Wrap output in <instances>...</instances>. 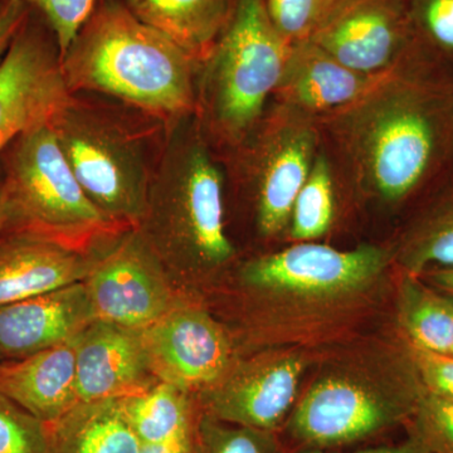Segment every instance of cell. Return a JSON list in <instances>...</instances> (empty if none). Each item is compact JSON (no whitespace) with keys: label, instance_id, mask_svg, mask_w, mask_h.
I'll list each match as a JSON object with an SVG mask.
<instances>
[{"label":"cell","instance_id":"obj_13","mask_svg":"<svg viewBox=\"0 0 453 453\" xmlns=\"http://www.w3.org/2000/svg\"><path fill=\"white\" fill-rule=\"evenodd\" d=\"M151 369L160 381L188 392L211 389L231 371V342L205 310L177 303L142 330Z\"/></svg>","mask_w":453,"mask_h":453},{"label":"cell","instance_id":"obj_36","mask_svg":"<svg viewBox=\"0 0 453 453\" xmlns=\"http://www.w3.org/2000/svg\"><path fill=\"white\" fill-rule=\"evenodd\" d=\"M12 228H13V217L9 207L4 178H3L2 165H0V237Z\"/></svg>","mask_w":453,"mask_h":453},{"label":"cell","instance_id":"obj_17","mask_svg":"<svg viewBox=\"0 0 453 453\" xmlns=\"http://www.w3.org/2000/svg\"><path fill=\"white\" fill-rule=\"evenodd\" d=\"M94 320L85 281L0 306V362L73 342Z\"/></svg>","mask_w":453,"mask_h":453},{"label":"cell","instance_id":"obj_32","mask_svg":"<svg viewBox=\"0 0 453 453\" xmlns=\"http://www.w3.org/2000/svg\"><path fill=\"white\" fill-rule=\"evenodd\" d=\"M423 392L453 399V357L411 348Z\"/></svg>","mask_w":453,"mask_h":453},{"label":"cell","instance_id":"obj_15","mask_svg":"<svg viewBox=\"0 0 453 453\" xmlns=\"http://www.w3.org/2000/svg\"><path fill=\"white\" fill-rule=\"evenodd\" d=\"M74 349L79 402L140 395L160 381L138 330L96 319L74 339Z\"/></svg>","mask_w":453,"mask_h":453},{"label":"cell","instance_id":"obj_26","mask_svg":"<svg viewBox=\"0 0 453 453\" xmlns=\"http://www.w3.org/2000/svg\"><path fill=\"white\" fill-rule=\"evenodd\" d=\"M416 56L453 73V0H404Z\"/></svg>","mask_w":453,"mask_h":453},{"label":"cell","instance_id":"obj_9","mask_svg":"<svg viewBox=\"0 0 453 453\" xmlns=\"http://www.w3.org/2000/svg\"><path fill=\"white\" fill-rule=\"evenodd\" d=\"M392 261L390 247L380 244L340 250L319 242H296L244 262L240 277L246 288L264 294L336 299L362 291Z\"/></svg>","mask_w":453,"mask_h":453},{"label":"cell","instance_id":"obj_6","mask_svg":"<svg viewBox=\"0 0 453 453\" xmlns=\"http://www.w3.org/2000/svg\"><path fill=\"white\" fill-rule=\"evenodd\" d=\"M50 127L92 204L119 228H136L144 216L154 164L142 136L77 94H71Z\"/></svg>","mask_w":453,"mask_h":453},{"label":"cell","instance_id":"obj_33","mask_svg":"<svg viewBox=\"0 0 453 453\" xmlns=\"http://www.w3.org/2000/svg\"><path fill=\"white\" fill-rule=\"evenodd\" d=\"M28 13V5L20 0H0V65Z\"/></svg>","mask_w":453,"mask_h":453},{"label":"cell","instance_id":"obj_3","mask_svg":"<svg viewBox=\"0 0 453 453\" xmlns=\"http://www.w3.org/2000/svg\"><path fill=\"white\" fill-rule=\"evenodd\" d=\"M61 65L71 94L118 98L164 127L196 115L198 62L122 0H98Z\"/></svg>","mask_w":453,"mask_h":453},{"label":"cell","instance_id":"obj_16","mask_svg":"<svg viewBox=\"0 0 453 453\" xmlns=\"http://www.w3.org/2000/svg\"><path fill=\"white\" fill-rule=\"evenodd\" d=\"M97 246L81 250L26 229L0 237V306L85 281Z\"/></svg>","mask_w":453,"mask_h":453},{"label":"cell","instance_id":"obj_23","mask_svg":"<svg viewBox=\"0 0 453 453\" xmlns=\"http://www.w3.org/2000/svg\"><path fill=\"white\" fill-rule=\"evenodd\" d=\"M122 411L142 445L170 442L192 436L198 429L201 410L190 392L159 381L140 395L120 398Z\"/></svg>","mask_w":453,"mask_h":453},{"label":"cell","instance_id":"obj_37","mask_svg":"<svg viewBox=\"0 0 453 453\" xmlns=\"http://www.w3.org/2000/svg\"><path fill=\"white\" fill-rule=\"evenodd\" d=\"M426 273L429 281L434 282L441 290L449 292L453 296V268H436Z\"/></svg>","mask_w":453,"mask_h":453},{"label":"cell","instance_id":"obj_25","mask_svg":"<svg viewBox=\"0 0 453 453\" xmlns=\"http://www.w3.org/2000/svg\"><path fill=\"white\" fill-rule=\"evenodd\" d=\"M340 202L332 164L320 146L308 178L295 199L286 240L292 243L320 241L332 231Z\"/></svg>","mask_w":453,"mask_h":453},{"label":"cell","instance_id":"obj_8","mask_svg":"<svg viewBox=\"0 0 453 453\" xmlns=\"http://www.w3.org/2000/svg\"><path fill=\"white\" fill-rule=\"evenodd\" d=\"M423 395L421 380L380 383L350 369L327 372L295 408L292 436L315 449L368 440L413 417Z\"/></svg>","mask_w":453,"mask_h":453},{"label":"cell","instance_id":"obj_28","mask_svg":"<svg viewBox=\"0 0 453 453\" xmlns=\"http://www.w3.org/2000/svg\"><path fill=\"white\" fill-rule=\"evenodd\" d=\"M0 453H52L50 427L0 393Z\"/></svg>","mask_w":453,"mask_h":453},{"label":"cell","instance_id":"obj_24","mask_svg":"<svg viewBox=\"0 0 453 453\" xmlns=\"http://www.w3.org/2000/svg\"><path fill=\"white\" fill-rule=\"evenodd\" d=\"M399 318L413 348L449 356L453 350V296L423 285L405 273L399 295Z\"/></svg>","mask_w":453,"mask_h":453},{"label":"cell","instance_id":"obj_12","mask_svg":"<svg viewBox=\"0 0 453 453\" xmlns=\"http://www.w3.org/2000/svg\"><path fill=\"white\" fill-rule=\"evenodd\" d=\"M310 41L369 76L417 57L404 0H334Z\"/></svg>","mask_w":453,"mask_h":453},{"label":"cell","instance_id":"obj_18","mask_svg":"<svg viewBox=\"0 0 453 453\" xmlns=\"http://www.w3.org/2000/svg\"><path fill=\"white\" fill-rule=\"evenodd\" d=\"M380 77L357 73L303 41L290 44L273 100L318 119L354 103Z\"/></svg>","mask_w":453,"mask_h":453},{"label":"cell","instance_id":"obj_38","mask_svg":"<svg viewBox=\"0 0 453 453\" xmlns=\"http://www.w3.org/2000/svg\"><path fill=\"white\" fill-rule=\"evenodd\" d=\"M449 356L453 357V350L451 351V354H449Z\"/></svg>","mask_w":453,"mask_h":453},{"label":"cell","instance_id":"obj_27","mask_svg":"<svg viewBox=\"0 0 453 453\" xmlns=\"http://www.w3.org/2000/svg\"><path fill=\"white\" fill-rule=\"evenodd\" d=\"M199 453H277L273 432L232 425L201 412Z\"/></svg>","mask_w":453,"mask_h":453},{"label":"cell","instance_id":"obj_30","mask_svg":"<svg viewBox=\"0 0 453 453\" xmlns=\"http://www.w3.org/2000/svg\"><path fill=\"white\" fill-rule=\"evenodd\" d=\"M412 418V436L429 451L453 453V399L423 392Z\"/></svg>","mask_w":453,"mask_h":453},{"label":"cell","instance_id":"obj_5","mask_svg":"<svg viewBox=\"0 0 453 453\" xmlns=\"http://www.w3.org/2000/svg\"><path fill=\"white\" fill-rule=\"evenodd\" d=\"M13 228L81 250L125 231L85 195L50 124L26 131L0 154Z\"/></svg>","mask_w":453,"mask_h":453},{"label":"cell","instance_id":"obj_4","mask_svg":"<svg viewBox=\"0 0 453 453\" xmlns=\"http://www.w3.org/2000/svg\"><path fill=\"white\" fill-rule=\"evenodd\" d=\"M266 0H232L225 26L196 74V118L219 155L246 139L266 111L288 57Z\"/></svg>","mask_w":453,"mask_h":453},{"label":"cell","instance_id":"obj_19","mask_svg":"<svg viewBox=\"0 0 453 453\" xmlns=\"http://www.w3.org/2000/svg\"><path fill=\"white\" fill-rule=\"evenodd\" d=\"M0 393L42 422H56L79 403L73 342L0 365Z\"/></svg>","mask_w":453,"mask_h":453},{"label":"cell","instance_id":"obj_22","mask_svg":"<svg viewBox=\"0 0 453 453\" xmlns=\"http://www.w3.org/2000/svg\"><path fill=\"white\" fill-rule=\"evenodd\" d=\"M146 25L163 33L198 64L208 55L232 0H122Z\"/></svg>","mask_w":453,"mask_h":453},{"label":"cell","instance_id":"obj_39","mask_svg":"<svg viewBox=\"0 0 453 453\" xmlns=\"http://www.w3.org/2000/svg\"><path fill=\"white\" fill-rule=\"evenodd\" d=\"M0 365H2V362H0Z\"/></svg>","mask_w":453,"mask_h":453},{"label":"cell","instance_id":"obj_1","mask_svg":"<svg viewBox=\"0 0 453 453\" xmlns=\"http://www.w3.org/2000/svg\"><path fill=\"white\" fill-rule=\"evenodd\" d=\"M316 121L342 201L414 210L453 177V73L417 57Z\"/></svg>","mask_w":453,"mask_h":453},{"label":"cell","instance_id":"obj_10","mask_svg":"<svg viewBox=\"0 0 453 453\" xmlns=\"http://www.w3.org/2000/svg\"><path fill=\"white\" fill-rule=\"evenodd\" d=\"M85 285L97 320L138 332L177 303L172 279L136 228L100 243Z\"/></svg>","mask_w":453,"mask_h":453},{"label":"cell","instance_id":"obj_7","mask_svg":"<svg viewBox=\"0 0 453 453\" xmlns=\"http://www.w3.org/2000/svg\"><path fill=\"white\" fill-rule=\"evenodd\" d=\"M319 149L316 119L273 100L246 139L219 155L226 181L246 196L261 240L286 238L295 199Z\"/></svg>","mask_w":453,"mask_h":453},{"label":"cell","instance_id":"obj_35","mask_svg":"<svg viewBox=\"0 0 453 453\" xmlns=\"http://www.w3.org/2000/svg\"><path fill=\"white\" fill-rule=\"evenodd\" d=\"M308 453H325L321 451H310ZM351 453H434L429 451L427 447L423 445L421 441L416 437L411 436L410 440L401 443V445L377 447V449H363V451Z\"/></svg>","mask_w":453,"mask_h":453},{"label":"cell","instance_id":"obj_11","mask_svg":"<svg viewBox=\"0 0 453 453\" xmlns=\"http://www.w3.org/2000/svg\"><path fill=\"white\" fill-rule=\"evenodd\" d=\"M70 96L55 35L29 8L0 65V154L26 131L50 124Z\"/></svg>","mask_w":453,"mask_h":453},{"label":"cell","instance_id":"obj_21","mask_svg":"<svg viewBox=\"0 0 453 453\" xmlns=\"http://www.w3.org/2000/svg\"><path fill=\"white\" fill-rule=\"evenodd\" d=\"M49 427L52 453H139L142 447L120 399L79 402Z\"/></svg>","mask_w":453,"mask_h":453},{"label":"cell","instance_id":"obj_31","mask_svg":"<svg viewBox=\"0 0 453 453\" xmlns=\"http://www.w3.org/2000/svg\"><path fill=\"white\" fill-rule=\"evenodd\" d=\"M44 20L52 29L59 55L73 43L86 20L91 16L98 0H20Z\"/></svg>","mask_w":453,"mask_h":453},{"label":"cell","instance_id":"obj_34","mask_svg":"<svg viewBox=\"0 0 453 453\" xmlns=\"http://www.w3.org/2000/svg\"><path fill=\"white\" fill-rule=\"evenodd\" d=\"M139 453H199L198 429L192 436L170 441V442L142 445Z\"/></svg>","mask_w":453,"mask_h":453},{"label":"cell","instance_id":"obj_20","mask_svg":"<svg viewBox=\"0 0 453 453\" xmlns=\"http://www.w3.org/2000/svg\"><path fill=\"white\" fill-rule=\"evenodd\" d=\"M390 251L408 275L453 268V177L411 211Z\"/></svg>","mask_w":453,"mask_h":453},{"label":"cell","instance_id":"obj_29","mask_svg":"<svg viewBox=\"0 0 453 453\" xmlns=\"http://www.w3.org/2000/svg\"><path fill=\"white\" fill-rule=\"evenodd\" d=\"M334 0H266L268 16L283 40L309 41L326 16Z\"/></svg>","mask_w":453,"mask_h":453},{"label":"cell","instance_id":"obj_14","mask_svg":"<svg viewBox=\"0 0 453 453\" xmlns=\"http://www.w3.org/2000/svg\"><path fill=\"white\" fill-rule=\"evenodd\" d=\"M303 360L277 356L238 366L203 392L201 412L219 421L273 432L296 401Z\"/></svg>","mask_w":453,"mask_h":453},{"label":"cell","instance_id":"obj_2","mask_svg":"<svg viewBox=\"0 0 453 453\" xmlns=\"http://www.w3.org/2000/svg\"><path fill=\"white\" fill-rule=\"evenodd\" d=\"M226 189L222 159L196 115L166 125L136 229L172 281H202L234 261Z\"/></svg>","mask_w":453,"mask_h":453}]
</instances>
